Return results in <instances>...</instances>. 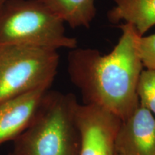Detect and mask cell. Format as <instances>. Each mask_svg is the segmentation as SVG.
Returning a JSON list of instances; mask_svg holds the SVG:
<instances>
[{
	"label": "cell",
	"instance_id": "cell-8",
	"mask_svg": "<svg viewBox=\"0 0 155 155\" xmlns=\"http://www.w3.org/2000/svg\"><path fill=\"white\" fill-rule=\"evenodd\" d=\"M113 1L115 6L108 13L110 22L129 23L140 36L155 25V0Z\"/></svg>",
	"mask_w": 155,
	"mask_h": 155
},
{
	"label": "cell",
	"instance_id": "cell-4",
	"mask_svg": "<svg viewBox=\"0 0 155 155\" xmlns=\"http://www.w3.org/2000/svg\"><path fill=\"white\" fill-rule=\"evenodd\" d=\"M58 50L0 45V102L38 89L48 90L59 65Z\"/></svg>",
	"mask_w": 155,
	"mask_h": 155
},
{
	"label": "cell",
	"instance_id": "cell-9",
	"mask_svg": "<svg viewBox=\"0 0 155 155\" xmlns=\"http://www.w3.org/2000/svg\"><path fill=\"white\" fill-rule=\"evenodd\" d=\"M72 28H88L96 15V0H37Z\"/></svg>",
	"mask_w": 155,
	"mask_h": 155
},
{
	"label": "cell",
	"instance_id": "cell-11",
	"mask_svg": "<svg viewBox=\"0 0 155 155\" xmlns=\"http://www.w3.org/2000/svg\"><path fill=\"white\" fill-rule=\"evenodd\" d=\"M138 52L144 68L155 70V34L139 37Z\"/></svg>",
	"mask_w": 155,
	"mask_h": 155
},
{
	"label": "cell",
	"instance_id": "cell-12",
	"mask_svg": "<svg viewBox=\"0 0 155 155\" xmlns=\"http://www.w3.org/2000/svg\"><path fill=\"white\" fill-rule=\"evenodd\" d=\"M7 1V0H0V10H1L2 8L4 5H5Z\"/></svg>",
	"mask_w": 155,
	"mask_h": 155
},
{
	"label": "cell",
	"instance_id": "cell-14",
	"mask_svg": "<svg viewBox=\"0 0 155 155\" xmlns=\"http://www.w3.org/2000/svg\"><path fill=\"white\" fill-rule=\"evenodd\" d=\"M115 155H120V154H115Z\"/></svg>",
	"mask_w": 155,
	"mask_h": 155
},
{
	"label": "cell",
	"instance_id": "cell-13",
	"mask_svg": "<svg viewBox=\"0 0 155 155\" xmlns=\"http://www.w3.org/2000/svg\"><path fill=\"white\" fill-rule=\"evenodd\" d=\"M9 155H13V154H11V153H10V154H9Z\"/></svg>",
	"mask_w": 155,
	"mask_h": 155
},
{
	"label": "cell",
	"instance_id": "cell-1",
	"mask_svg": "<svg viewBox=\"0 0 155 155\" xmlns=\"http://www.w3.org/2000/svg\"><path fill=\"white\" fill-rule=\"evenodd\" d=\"M120 28L121 37L108 54L91 48L71 50L68 72L83 104L98 106L123 121L139 105L137 85L144 66L138 52L140 35L129 23Z\"/></svg>",
	"mask_w": 155,
	"mask_h": 155
},
{
	"label": "cell",
	"instance_id": "cell-7",
	"mask_svg": "<svg viewBox=\"0 0 155 155\" xmlns=\"http://www.w3.org/2000/svg\"><path fill=\"white\" fill-rule=\"evenodd\" d=\"M47 91L38 89L0 102V145L14 141L28 128Z\"/></svg>",
	"mask_w": 155,
	"mask_h": 155
},
{
	"label": "cell",
	"instance_id": "cell-5",
	"mask_svg": "<svg viewBox=\"0 0 155 155\" xmlns=\"http://www.w3.org/2000/svg\"><path fill=\"white\" fill-rule=\"evenodd\" d=\"M76 120L81 138L79 155H115L121 119L98 106L79 104Z\"/></svg>",
	"mask_w": 155,
	"mask_h": 155
},
{
	"label": "cell",
	"instance_id": "cell-10",
	"mask_svg": "<svg viewBox=\"0 0 155 155\" xmlns=\"http://www.w3.org/2000/svg\"><path fill=\"white\" fill-rule=\"evenodd\" d=\"M137 91L139 104L155 116V70L143 69Z\"/></svg>",
	"mask_w": 155,
	"mask_h": 155
},
{
	"label": "cell",
	"instance_id": "cell-6",
	"mask_svg": "<svg viewBox=\"0 0 155 155\" xmlns=\"http://www.w3.org/2000/svg\"><path fill=\"white\" fill-rule=\"evenodd\" d=\"M115 151L120 155H155V116L140 104L121 121Z\"/></svg>",
	"mask_w": 155,
	"mask_h": 155
},
{
	"label": "cell",
	"instance_id": "cell-2",
	"mask_svg": "<svg viewBox=\"0 0 155 155\" xmlns=\"http://www.w3.org/2000/svg\"><path fill=\"white\" fill-rule=\"evenodd\" d=\"M79 103L72 94L49 91L42 96L33 119L13 141V155H79L76 120Z\"/></svg>",
	"mask_w": 155,
	"mask_h": 155
},
{
	"label": "cell",
	"instance_id": "cell-3",
	"mask_svg": "<svg viewBox=\"0 0 155 155\" xmlns=\"http://www.w3.org/2000/svg\"><path fill=\"white\" fill-rule=\"evenodd\" d=\"M64 24L37 0H7L0 10V45L74 49L77 40L67 35Z\"/></svg>",
	"mask_w": 155,
	"mask_h": 155
}]
</instances>
